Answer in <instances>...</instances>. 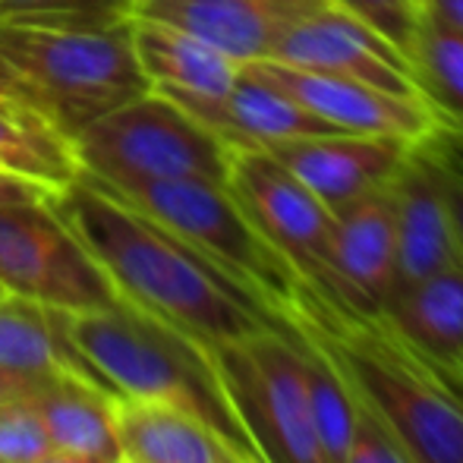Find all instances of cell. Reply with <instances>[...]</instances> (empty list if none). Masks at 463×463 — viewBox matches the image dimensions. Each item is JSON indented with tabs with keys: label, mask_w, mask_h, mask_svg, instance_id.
Wrapping results in <instances>:
<instances>
[{
	"label": "cell",
	"mask_w": 463,
	"mask_h": 463,
	"mask_svg": "<svg viewBox=\"0 0 463 463\" xmlns=\"http://www.w3.org/2000/svg\"><path fill=\"white\" fill-rule=\"evenodd\" d=\"M117 463H136V460H127V458H120V460H117Z\"/></svg>",
	"instance_id": "obj_35"
},
{
	"label": "cell",
	"mask_w": 463,
	"mask_h": 463,
	"mask_svg": "<svg viewBox=\"0 0 463 463\" xmlns=\"http://www.w3.org/2000/svg\"><path fill=\"white\" fill-rule=\"evenodd\" d=\"M269 61L366 82L391 95L422 98L407 57L391 42H384L375 29L344 13L331 0L312 10L309 16L297 19L280 35Z\"/></svg>",
	"instance_id": "obj_10"
},
{
	"label": "cell",
	"mask_w": 463,
	"mask_h": 463,
	"mask_svg": "<svg viewBox=\"0 0 463 463\" xmlns=\"http://www.w3.org/2000/svg\"><path fill=\"white\" fill-rule=\"evenodd\" d=\"M287 325L335 360L356 401L413 463H463V394L422 366L382 318L335 309L299 284Z\"/></svg>",
	"instance_id": "obj_2"
},
{
	"label": "cell",
	"mask_w": 463,
	"mask_h": 463,
	"mask_svg": "<svg viewBox=\"0 0 463 463\" xmlns=\"http://www.w3.org/2000/svg\"><path fill=\"white\" fill-rule=\"evenodd\" d=\"M0 104H16V108H25V110H35V114H42V104H38V98L32 95V89L25 86V80L4 61V57H0ZM44 120H48V117H44Z\"/></svg>",
	"instance_id": "obj_32"
},
{
	"label": "cell",
	"mask_w": 463,
	"mask_h": 463,
	"mask_svg": "<svg viewBox=\"0 0 463 463\" xmlns=\"http://www.w3.org/2000/svg\"><path fill=\"white\" fill-rule=\"evenodd\" d=\"M51 208L92 252L123 303L167 328L199 344H240L290 328L250 287L86 174L61 189Z\"/></svg>",
	"instance_id": "obj_1"
},
{
	"label": "cell",
	"mask_w": 463,
	"mask_h": 463,
	"mask_svg": "<svg viewBox=\"0 0 463 463\" xmlns=\"http://www.w3.org/2000/svg\"><path fill=\"white\" fill-rule=\"evenodd\" d=\"M350 394H354V391H350ZM344 463H413V458H410L407 448L356 401L354 439H350V451Z\"/></svg>",
	"instance_id": "obj_29"
},
{
	"label": "cell",
	"mask_w": 463,
	"mask_h": 463,
	"mask_svg": "<svg viewBox=\"0 0 463 463\" xmlns=\"http://www.w3.org/2000/svg\"><path fill=\"white\" fill-rule=\"evenodd\" d=\"M133 19V0H0V23L44 29H108Z\"/></svg>",
	"instance_id": "obj_25"
},
{
	"label": "cell",
	"mask_w": 463,
	"mask_h": 463,
	"mask_svg": "<svg viewBox=\"0 0 463 463\" xmlns=\"http://www.w3.org/2000/svg\"><path fill=\"white\" fill-rule=\"evenodd\" d=\"M413 146L416 142L397 136L331 133L271 142L262 152L280 161L318 202L337 212L372 189L388 186Z\"/></svg>",
	"instance_id": "obj_13"
},
{
	"label": "cell",
	"mask_w": 463,
	"mask_h": 463,
	"mask_svg": "<svg viewBox=\"0 0 463 463\" xmlns=\"http://www.w3.org/2000/svg\"><path fill=\"white\" fill-rule=\"evenodd\" d=\"M422 16L463 35V0H422Z\"/></svg>",
	"instance_id": "obj_33"
},
{
	"label": "cell",
	"mask_w": 463,
	"mask_h": 463,
	"mask_svg": "<svg viewBox=\"0 0 463 463\" xmlns=\"http://www.w3.org/2000/svg\"><path fill=\"white\" fill-rule=\"evenodd\" d=\"M378 318L422 366L463 394V259L391 293Z\"/></svg>",
	"instance_id": "obj_16"
},
{
	"label": "cell",
	"mask_w": 463,
	"mask_h": 463,
	"mask_svg": "<svg viewBox=\"0 0 463 463\" xmlns=\"http://www.w3.org/2000/svg\"><path fill=\"white\" fill-rule=\"evenodd\" d=\"M328 0H133V16L174 25L233 63L269 61L280 35Z\"/></svg>",
	"instance_id": "obj_14"
},
{
	"label": "cell",
	"mask_w": 463,
	"mask_h": 463,
	"mask_svg": "<svg viewBox=\"0 0 463 463\" xmlns=\"http://www.w3.org/2000/svg\"><path fill=\"white\" fill-rule=\"evenodd\" d=\"M0 293L67 316L127 306L51 202L0 205Z\"/></svg>",
	"instance_id": "obj_8"
},
{
	"label": "cell",
	"mask_w": 463,
	"mask_h": 463,
	"mask_svg": "<svg viewBox=\"0 0 463 463\" xmlns=\"http://www.w3.org/2000/svg\"><path fill=\"white\" fill-rule=\"evenodd\" d=\"M391 205H394V246H397V275L394 290L416 284L448 265L460 262L463 250L454 233L451 214L435 186L429 167L410 148L401 171L391 177Z\"/></svg>",
	"instance_id": "obj_17"
},
{
	"label": "cell",
	"mask_w": 463,
	"mask_h": 463,
	"mask_svg": "<svg viewBox=\"0 0 463 463\" xmlns=\"http://www.w3.org/2000/svg\"><path fill=\"white\" fill-rule=\"evenodd\" d=\"M129 35H133L136 61L152 89L224 95L240 76V63L174 25L133 16Z\"/></svg>",
	"instance_id": "obj_20"
},
{
	"label": "cell",
	"mask_w": 463,
	"mask_h": 463,
	"mask_svg": "<svg viewBox=\"0 0 463 463\" xmlns=\"http://www.w3.org/2000/svg\"><path fill=\"white\" fill-rule=\"evenodd\" d=\"M420 4H422V0H420Z\"/></svg>",
	"instance_id": "obj_37"
},
{
	"label": "cell",
	"mask_w": 463,
	"mask_h": 463,
	"mask_svg": "<svg viewBox=\"0 0 463 463\" xmlns=\"http://www.w3.org/2000/svg\"><path fill=\"white\" fill-rule=\"evenodd\" d=\"M110 401H114L110 394H101V391L76 382H63V378L44 388L35 397V407L42 413L51 448L120 460Z\"/></svg>",
	"instance_id": "obj_22"
},
{
	"label": "cell",
	"mask_w": 463,
	"mask_h": 463,
	"mask_svg": "<svg viewBox=\"0 0 463 463\" xmlns=\"http://www.w3.org/2000/svg\"><path fill=\"white\" fill-rule=\"evenodd\" d=\"M51 451L35 397L0 403V463H32Z\"/></svg>",
	"instance_id": "obj_28"
},
{
	"label": "cell",
	"mask_w": 463,
	"mask_h": 463,
	"mask_svg": "<svg viewBox=\"0 0 463 463\" xmlns=\"http://www.w3.org/2000/svg\"><path fill=\"white\" fill-rule=\"evenodd\" d=\"M120 458L136 463H233L218 439L193 416L165 403L110 401Z\"/></svg>",
	"instance_id": "obj_19"
},
{
	"label": "cell",
	"mask_w": 463,
	"mask_h": 463,
	"mask_svg": "<svg viewBox=\"0 0 463 463\" xmlns=\"http://www.w3.org/2000/svg\"><path fill=\"white\" fill-rule=\"evenodd\" d=\"M227 189L256 231L297 271L299 284L322 290L328 278L335 212L262 148H231Z\"/></svg>",
	"instance_id": "obj_9"
},
{
	"label": "cell",
	"mask_w": 463,
	"mask_h": 463,
	"mask_svg": "<svg viewBox=\"0 0 463 463\" xmlns=\"http://www.w3.org/2000/svg\"><path fill=\"white\" fill-rule=\"evenodd\" d=\"M460 372H463V360H460Z\"/></svg>",
	"instance_id": "obj_36"
},
{
	"label": "cell",
	"mask_w": 463,
	"mask_h": 463,
	"mask_svg": "<svg viewBox=\"0 0 463 463\" xmlns=\"http://www.w3.org/2000/svg\"><path fill=\"white\" fill-rule=\"evenodd\" d=\"M410 70L435 117L463 129V35L422 16Z\"/></svg>",
	"instance_id": "obj_24"
},
{
	"label": "cell",
	"mask_w": 463,
	"mask_h": 463,
	"mask_svg": "<svg viewBox=\"0 0 463 463\" xmlns=\"http://www.w3.org/2000/svg\"><path fill=\"white\" fill-rule=\"evenodd\" d=\"M0 171L61 193L80 177L73 142L61 136L42 114L0 104Z\"/></svg>",
	"instance_id": "obj_21"
},
{
	"label": "cell",
	"mask_w": 463,
	"mask_h": 463,
	"mask_svg": "<svg viewBox=\"0 0 463 463\" xmlns=\"http://www.w3.org/2000/svg\"><path fill=\"white\" fill-rule=\"evenodd\" d=\"M186 110L193 120L212 129L231 148H265L271 142L299 139V136H331L341 133L331 123L297 104L293 98L256 80L250 70L240 67L237 82L224 95L180 92V89H155Z\"/></svg>",
	"instance_id": "obj_15"
},
{
	"label": "cell",
	"mask_w": 463,
	"mask_h": 463,
	"mask_svg": "<svg viewBox=\"0 0 463 463\" xmlns=\"http://www.w3.org/2000/svg\"><path fill=\"white\" fill-rule=\"evenodd\" d=\"M256 80L303 104L318 120L331 123L341 133L360 136H397V139L420 142L439 127V117L426 98H403L366 82L341 80V76L316 73V70L287 67L278 61L243 63Z\"/></svg>",
	"instance_id": "obj_11"
},
{
	"label": "cell",
	"mask_w": 463,
	"mask_h": 463,
	"mask_svg": "<svg viewBox=\"0 0 463 463\" xmlns=\"http://www.w3.org/2000/svg\"><path fill=\"white\" fill-rule=\"evenodd\" d=\"M205 350L259 460L328 463L312 426L297 331H262L240 344H205Z\"/></svg>",
	"instance_id": "obj_7"
},
{
	"label": "cell",
	"mask_w": 463,
	"mask_h": 463,
	"mask_svg": "<svg viewBox=\"0 0 463 463\" xmlns=\"http://www.w3.org/2000/svg\"><path fill=\"white\" fill-rule=\"evenodd\" d=\"M80 174L110 189L155 180L224 184L231 146L161 92H146L98 117L73 139Z\"/></svg>",
	"instance_id": "obj_5"
},
{
	"label": "cell",
	"mask_w": 463,
	"mask_h": 463,
	"mask_svg": "<svg viewBox=\"0 0 463 463\" xmlns=\"http://www.w3.org/2000/svg\"><path fill=\"white\" fill-rule=\"evenodd\" d=\"M54 382H61V378L29 375V372H16V369L0 366V403L23 401V397H38L44 388H51Z\"/></svg>",
	"instance_id": "obj_30"
},
{
	"label": "cell",
	"mask_w": 463,
	"mask_h": 463,
	"mask_svg": "<svg viewBox=\"0 0 463 463\" xmlns=\"http://www.w3.org/2000/svg\"><path fill=\"white\" fill-rule=\"evenodd\" d=\"M416 155L429 167L441 199H445L454 233H458V243L463 250V129L439 120V127L426 139L416 142Z\"/></svg>",
	"instance_id": "obj_26"
},
{
	"label": "cell",
	"mask_w": 463,
	"mask_h": 463,
	"mask_svg": "<svg viewBox=\"0 0 463 463\" xmlns=\"http://www.w3.org/2000/svg\"><path fill=\"white\" fill-rule=\"evenodd\" d=\"M299 337V354H303V375H306V394H309L312 426L316 439L328 463H344L350 451L356 422V401L344 382L341 369L335 366L328 354L309 337Z\"/></svg>",
	"instance_id": "obj_23"
},
{
	"label": "cell",
	"mask_w": 463,
	"mask_h": 463,
	"mask_svg": "<svg viewBox=\"0 0 463 463\" xmlns=\"http://www.w3.org/2000/svg\"><path fill=\"white\" fill-rule=\"evenodd\" d=\"M0 366L29 375L63 378L114 394L108 382L89 366L67 331V312L0 293Z\"/></svg>",
	"instance_id": "obj_18"
},
{
	"label": "cell",
	"mask_w": 463,
	"mask_h": 463,
	"mask_svg": "<svg viewBox=\"0 0 463 463\" xmlns=\"http://www.w3.org/2000/svg\"><path fill=\"white\" fill-rule=\"evenodd\" d=\"M110 193L139 208L146 218L180 237L186 246L202 252L208 262L237 278L243 287H250L287 322V309L299 290L297 271L256 231V224L246 218V212L224 184L155 180V184H139L129 189H110Z\"/></svg>",
	"instance_id": "obj_6"
},
{
	"label": "cell",
	"mask_w": 463,
	"mask_h": 463,
	"mask_svg": "<svg viewBox=\"0 0 463 463\" xmlns=\"http://www.w3.org/2000/svg\"><path fill=\"white\" fill-rule=\"evenodd\" d=\"M331 4L366 23L369 29H375L384 42H391L410 61V51H413L416 32L422 23L420 0H331Z\"/></svg>",
	"instance_id": "obj_27"
},
{
	"label": "cell",
	"mask_w": 463,
	"mask_h": 463,
	"mask_svg": "<svg viewBox=\"0 0 463 463\" xmlns=\"http://www.w3.org/2000/svg\"><path fill=\"white\" fill-rule=\"evenodd\" d=\"M54 195L57 193H51L48 186L0 171V205H32V202H51Z\"/></svg>",
	"instance_id": "obj_31"
},
{
	"label": "cell",
	"mask_w": 463,
	"mask_h": 463,
	"mask_svg": "<svg viewBox=\"0 0 463 463\" xmlns=\"http://www.w3.org/2000/svg\"><path fill=\"white\" fill-rule=\"evenodd\" d=\"M394 205H391V189L382 186L335 212L328 278L322 290L312 293L335 309L354 316H378L394 290Z\"/></svg>",
	"instance_id": "obj_12"
},
{
	"label": "cell",
	"mask_w": 463,
	"mask_h": 463,
	"mask_svg": "<svg viewBox=\"0 0 463 463\" xmlns=\"http://www.w3.org/2000/svg\"><path fill=\"white\" fill-rule=\"evenodd\" d=\"M32 463H117L110 458H92V454H73V451H57V448H51L48 454H42L38 460Z\"/></svg>",
	"instance_id": "obj_34"
},
{
	"label": "cell",
	"mask_w": 463,
	"mask_h": 463,
	"mask_svg": "<svg viewBox=\"0 0 463 463\" xmlns=\"http://www.w3.org/2000/svg\"><path fill=\"white\" fill-rule=\"evenodd\" d=\"M0 57L42 104V114L70 142L120 104L152 92L127 23L108 29H44L0 23Z\"/></svg>",
	"instance_id": "obj_4"
},
{
	"label": "cell",
	"mask_w": 463,
	"mask_h": 463,
	"mask_svg": "<svg viewBox=\"0 0 463 463\" xmlns=\"http://www.w3.org/2000/svg\"><path fill=\"white\" fill-rule=\"evenodd\" d=\"M67 331L76 350L117 397L180 410L202 422L224 445L233 463H262L221 388L205 344L167 328L133 306L76 312L67 316Z\"/></svg>",
	"instance_id": "obj_3"
}]
</instances>
